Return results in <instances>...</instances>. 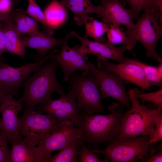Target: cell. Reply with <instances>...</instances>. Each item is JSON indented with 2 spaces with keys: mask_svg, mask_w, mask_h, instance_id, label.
Instances as JSON below:
<instances>
[{
  "mask_svg": "<svg viewBox=\"0 0 162 162\" xmlns=\"http://www.w3.org/2000/svg\"><path fill=\"white\" fill-rule=\"evenodd\" d=\"M82 134L80 128L72 122H60L57 124L49 134L37 144L43 162H46L54 151L64 148Z\"/></svg>",
  "mask_w": 162,
  "mask_h": 162,
  "instance_id": "7",
  "label": "cell"
},
{
  "mask_svg": "<svg viewBox=\"0 0 162 162\" xmlns=\"http://www.w3.org/2000/svg\"><path fill=\"white\" fill-rule=\"evenodd\" d=\"M8 94V91L0 83V105Z\"/></svg>",
  "mask_w": 162,
  "mask_h": 162,
  "instance_id": "39",
  "label": "cell"
},
{
  "mask_svg": "<svg viewBox=\"0 0 162 162\" xmlns=\"http://www.w3.org/2000/svg\"><path fill=\"white\" fill-rule=\"evenodd\" d=\"M50 59L22 83L23 92L19 100L24 103V108L33 109L38 104L51 99L53 92L60 95L65 93L56 78L58 64L54 60Z\"/></svg>",
  "mask_w": 162,
  "mask_h": 162,
  "instance_id": "2",
  "label": "cell"
},
{
  "mask_svg": "<svg viewBox=\"0 0 162 162\" xmlns=\"http://www.w3.org/2000/svg\"><path fill=\"white\" fill-rule=\"evenodd\" d=\"M74 19L78 24H84L86 32L85 36L93 38L97 41L103 42L106 40L102 36L108 31L110 25L95 20L88 14L75 16Z\"/></svg>",
  "mask_w": 162,
  "mask_h": 162,
  "instance_id": "19",
  "label": "cell"
},
{
  "mask_svg": "<svg viewBox=\"0 0 162 162\" xmlns=\"http://www.w3.org/2000/svg\"><path fill=\"white\" fill-rule=\"evenodd\" d=\"M9 93L0 105V135L10 142L22 139L18 114L24 109V105L20 100L13 98Z\"/></svg>",
  "mask_w": 162,
  "mask_h": 162,
  "instance_id": "12",
  "label": "cell"
},
{
  "mask_svg": "<svg viewBox=\"0 0 162 162\" xmlns=\"http://www.w3.org/2000/svg\"><path fill=\"white\" fill-rule=\"evenodd\" d=\"M28 0V4L25 13L40 22L45 30V32L52 35L54 33V29L48 23L44 13L34 0Z\"/></svg>",
  "mask_w": 162,
  "mask_h": 162,
  "instance_id": "25",
  "label": "cell"
},
{
  "mask_svg": "<svg viewBox=\"0 0 162 162\" xmlns=\"http://www.w3.org/2000/svg\"><path fill=\"white\" fill-rule=\"evenodd\" d=\"M66 8L60 2L54 0L45 9L44 13L46 20L53 29L58 28L66 20L67 12Z\"/></svg>",
  "mask_w": 162,
  "mask_h": 162,
  "instance_id": "22",
  "label": "cell"
},
{
  "mask_svg": "<svg viewBox=\"0 0 162 162\" xmlns=\"http://www.w3.org/2000/svg\"><path fill=\"white\" fill-rule=\"evenodd\" d=\"M139 91L136 88L130 89L128 92L132 103V106L123 112L119 110L122 126L118 140L147 135L150 139L154 136L155 119L160 112L162 107L151 109L141 104L135 96Z\"/></svg>",
  "mask_w": 162,
  "mask_h": 162,
  "instance_id": "3",
  "label": "cell"
},
{
  "mask_svg": "<svg viewBox=\"0 0 162 162\" xmlns=\"http://www.w3.org/2000/svg\"><path fill=\"white\" fill-rule=\"evenodd\" d=\"M126 61L116 64L98 58V68L104 73H114L127 82L140 87L143 90H149L150 87L142 68L126 57Z\"/></svg>",
  "mask_w": 162,
  "mask_h": 162,
  "instance_id": "13",
  "label": "cell"
},
{
  "mask_svg": "<svg viewBox=\"0 0 162 162\" xmlns=\"http://www.w3.org/2000/svg\"><path fill=\"white\" fill-rule=\"evenodd\" d=\"M87 63L98 80L103 99L112 98L130 109L131 100L125 86L128 82L114 73L103 72L88 61Z\"/></svg>",
  "mask_w": 162,
  "mask_h": 162,
  "instance_id": "10",
  "label": "cell"
},
{
  "mask_svg": "<svg viewBox=\"0 0 162 162\" xmlns=\"http://www.w3.org/2000/svg\"><path fill=\"white\" fill-rule=\"evenodd\" d=\"M151 11L155 14H159L160 22L162 21V0H153L152 6L150 9Z\"/></svg>",
  "mask_w": 162,
  "mask_h": 162,
  "instance_id": "35",
  "label": "cell"
},
{
  "mask_svg": "<svg viewBox=\"0 0 162 162\" xmlns=\"http://www.w3.org/2000/svg\"><path fill=\"white\" fill-rule=\"evenodd\" d=\"M0 162H11V150L7 139L0 135Z\"/></svg>",
  "mask_w": 162,
  "mask_h": 162,
  "instance_id": "32",
  "label": "cell"
},
{
  "mask_svg": "<svg viewBox=\"0 0 162 162\" xmlns=\"http://www.w3.org/2000/svg\"><path fill=\"white\" fill-rule=\"evenodd\" d=\"M58 98L51 99L40 104L34 107V110L42 113L48 114L50 112L59 110L66 111L71 115L77 122V126L80 120L81 115L79 112L76 97L72 90L69 89L68 93H64Z\"/></svg>",
  "mask_w": 162,
  "mask_h": 162,
  "instance_id": "16",
  "label": "cell"
},
{
  "mask_svg": "<svg viewBox=\"0 0 162 162\" xmlns=\"http://www.w3.org/2000/svg\"><path fill=\"white\" fill-rule=\"evenodd\" d=\"M4 59L2 57V55H0V62H4Z\"/></svg>",
  "mask_w": 162,
  "mask_h": 162,
  "instance_id": "41",
  "label": "cell"
},
{
  "mask_svg": "<svg viewBox=\"0 0 162 162\" xmlns=\"http://www.w3.org/2000/svg\"><path fill=\"white\" fill-rule=\"evenodd\" d=\"M2 24L0 27V55L6 51V39L4 32L2 28Z\"/></svg>",
  "mask_w": 162,
  "mask_h": 162,
  "instance_id": "38",
  "label": "cell"
},
{
  "mask_svg": "<svg viewBox=\"0 0 162 162\" xmlns=\"http://www.w3.org/2000/svg\"><path fill=\"white\" fill-rule=\"evenodd\" d=\"M2 22H0V26H1V25H2Z\"/></svg>",
  "mask_w": 162,
  "mask_h": 162,
  "instance_id": "43",
  "label": "cell"
},
{
  "mask_svg": "<svg viewBox=\"0 0 162 162\" xmlns=\"http://www.w3.org/2000/svg\"><path fill=\"white\" fill-rule=\"evenodd\" d=\"M6 39V51L23 58L26 47L21 40L14 22H2Z\"/></svg>",
  "mask_w": 162,
  "mask_h": 162,
  "instance_id": "20",
  "label": "cell"
},
{
  "mask_svg": "<svg viewBox=\"0 0 162 162\" xmlns=\"http://www.w3.org/2000/svg\"><path fill=\"white\" fill-rule=\"evenodd\" d=\"M147 135L124 138L100 150L90 148L95 154L103 155L112 162H134L141 160L151 149Z\"/></svg>",
  "mask_w": 162,
  "mask_h": 162,
  "instance_id": "6",
  "label": "cell"
},
{
  "mask_svg": "<svg viewBox=\"0 0 162 162\" xmlns=\"http://www.w3.org/2000/svg\"><path fill=\"white\" fill-rule=\"evenodd\" d=\"M160 16L159 14H154L150 9L146 10L133 27L124 32L128 36L143 45L147 57L162 63V58L156 50L157 44L162 36V27L158 20Z\"/></svg>",
  "mask_w": 162,
  "mask_h": 162,
  "instance_id": "5",
  "label": "cell"
},
{
  "mask_svg": "<svg viewBox=\"0 0 162 162\" xmlns=\"http://www.w3.org/2000/svg\"><path fill=\"white\" fill-rule=\"evenodd\" d=\"M20 11L13 10L10 12L3 13L0 12V22H14L15 17Z\"/></svg>",
  "mask_w": 162,
  "mask_h": 162,
  "instance_id": "34",
  "label": "cell"
},
{
  "mask_svg": "<svg viewBox=\"0 0 162 162\" xmlns=\"http://www.w3.org/2000/svg\"><path fill=\"white\" fill-rule=\"evenodd\" d=\"M70 33L72 37L76 38L80 42V46L76 45L74 47L80 53L86 55H94L101 60L108 61L111 59L118 63L126 61V57L124 52L127 50L126 45H122L117 47L108 43L106 40L103 42L92 41L85 36H80L75 31H73Z\"/></svg>",
  "mask_w": 162,
  "mask_h": 162,
  "instance_id": "11",
  "label": "cell"
},
{
  "mask_svg": "<svg viewBox=\"0 0 162 162\" xmlns=\"http://www.w3.org/2000/svg\"><path fill=\"white\" fill-rule=\"evenodd\" d=\"M155 131L154 137L151 139L149 145L155 144L158 142L162 141V113L160 112L157 115L154 121Z\"/></svg>",
  "mask_w": 162,
  "mask_h": 162,
  "instance_id": "33",
  "label": "cell"
},
{
  "mask_svg": "<svg viewBox=\"0 0 162 162\" xmlns=\"http://www.w3.org/2000/svg\"><path fill=\"white\" fill-rule=\"evenodd\" d=\"M60 2L76 16L93 13L98 17L100 13L99 5H94L90 0H61Z\"/></svg>",
  "mask_w": 162,
  "mask_h": 162,
  "instance_id": "23",
  "label": "cell"
},
{
  "mask_svg": "<svg viewBox=\"0 0 162 162\" xmlns=\"http://www.w3.org/2000/svg\"><path fill=\"white\" fill-rule=\"evenodd\" d=\"M11 162H43L38 147V142L29 137L11 142Z\"/></svg>",
  "mask_w": 162,
  "mask_h": 162,
  "instance_id": "17",
  "label": "cell"
},
{
  "mask_svg": "<svg viewBox=\"0 0 162 162\" xmlns=\"http://www.w3.org/2000/svg\"><path fill=\"white\" fill-rule=\"evenodd\" d=\"M13 2V4L15 5L17 4L19 1V0H11Z\"/></svg>",
  "mask_w": 162,
  "mask_h": 162,
  "instance_id": "40",
  "label": "cell"
},
{
  "mask_svg": "<svg viewBox=\"0 0 162 162\" xmlns=\"http://www.w3.org/2000/svg\"><path fill=\"white\" fill-rule=\"evenodd\" d=\"M119 106L118 102L112 103L108 107L111 113L107 115L80 112L81 117L77 127L82 131L83 144L94 149L103 145L108 146L118 140L122 126Z\"/></svg>",
  "mask_w": 162,
  "mask_h": 162,
  "instance_id": "1",
  "label": "cell"
},
{
  "mask_svg": "<svg viewBox=\"0 0 162 162\" xmlns=\"http://www.w3.org/2000/svg\"><path fill=\"white\" fill-rule=\"evenodd\" d=\"M46 32L39 31L36 35L20 38L23 45L37 50L39 54L44 56L53 47L61 45L65 40L67 35L63 38H57Z\"/></svg>",
  "mask_w": 162,
  "mask_h": 162,
  "instance_id": "18",
  "label": "cell"
},
{
  "mask_svg": "<svg viewBox=\"0 0 162 162\" xmlns=\"http://www.w3.org/2000/svg\"><path fill=\"white\" fill-rule=\"evenodd\" d=\"M100 1L101 2H103L105 1L106 0H100Z\"/></svg>",
  "mask_w": 162,
  "mask_h": 162,
  "instance_id": "42",
  "label": "cell"
},
{
  "mask_svg": "<svg viewBox=\"0 0 162 162\" xmlns=\"http://www.w3.org/2000/svg\"><path fill=\"white\" fill-rule=\"evenodd\" d=\"M70 79L69 89L73 91L81 112L92 115L104 111L98 82L90 70L82 73L76 71Z\"/></svg>",
  "mask_w": 162,
  "mask_h": 162,
  "instance_id": "4",
  "label": "cell"
},
{
  "mask_svg": "<svg viewBox=\"0 0 162 162\" xmlns=\"http://www.w3.org/2000/svg\"><path fill=\"white\" fill-rule=\"evenodd\" d=\"M72 37L70 33L68 34L66 38L61 45L60 52L54 53L50 58L61 68L65 82H68L72 74L77 70L87 71L90 70L87 63L88 59L87 55L80 53L74 47L71 48L68 46V41Z\"/></svg>",
  "mask_w": 162,
  "mask_h": 162,
  "instance_id": "14",
  "label": "cell"
},
{
  "mask_svg": "<svg viewBox=\"0 0 162 162\" xmlns=\"http://www.w3.org/2000/svg\"><path fill=\"white\" fill-rule=\"evenodd\" d=\"M162 143L158 147L153 146L140 160L142 162H162Z\"/></svg>",
  "mask_w": 162,
  "mask_h": 162,
  "instance_id": "31",
  "label": "cell"
},
{
  "mask_svg": "<svg viewBox=\"0 0 162 162\" xmlns=\"http://www.w3.org/2000/svg\"><path fill=\"white\" fill-rule=\"evenodd\" d=\"M99 5L100 11L98 17L102 22L116 26L123 25L128 31L134 26V20L131 10L125 8L119 0H106Z\"/></svg>",
  "mask_w": 162,
  "mask_h": 162,
  "instance_id": "15",
  "label": "cell"
},
{
  "mask_svg": "<svg viewBox=\"0 0 162 162\" xmlns=\"http://www.w3.org/2000/svg\"><path fill=\"white\" fill-rule=\"evenodd\" d=\"M130 7L134 20H137L141 13L152 5L153 0H125Z\"/></svg>",
  "mask_w": 162,
  "mask_h": 162,
  "instance_id": "27",
  "label": "cell"
},
{
  "mask_svg": "<svg viewBox=\"0 0 162 162\" xmlns=\"http://www.w3.org/2000/svg\"><path fill=\"white\" fill-rule=\"evenodd\" d=\"M19 118L20 135L38 142L47 136L60 121L50 114H43L33 109L24 108Z\"/></svg>",
  "mask_w": 162,
  "mask_h": 162,
  "instance_id": "8",
  "label": "cell"
},
{
  "mask_svg": "<svg viewBox=\"0 0 162 162\" xmlns=\"http://www.w3.org/2000/svg\"><path fill=\"white\" fill-rule=\"evenodd\" d=\"M58 50L57 48H55L49 55L40 61L17 68L13 67L4 62H0V83L9 93L17 97L19 88L23 82L31 74L40 70L52 55Z\"/></svg>",
  "mask_w": 162,
  "mask_h": 162,
  "instance_id": "9",
  "label": "cell"
},
{
  "mask_svg": "<svg viewBox=\"0 0 162 162\" xmlns=\"http://www.w3.org/2000/svg\"><path fill=\"white\" fill-rule=\"evenodd\" d=\"M26 15L25 12L20 11L15 17L14 23L16 29L20 36L25 34L29 36L33 35V33L25 19Z\"/></svg>",
  "mask_w": 162,
  "mask_h": 162,
  "instance_id": "30",
  "label": "cell"
},
{
  "mask_svg": "<svg viewBox=\"0 0 162 162\" xmlns=\"http://www.w3.org/2000/svg\"><path fill=\"white\" fill-rule=\"evenodd\" d=\"M129 59L142 68L150 86H156L159 88H162V77L158 73L157 66H152L136 60L130 58Z\"/></svg>",
  "mask_w": 162,
  "mask_h": 162,
  "instance_id": "26",
  "label": "cell"
},
{
  "mask_svg": "<svg viewBox=\"0 0 162 162\" xmlns=\"http://www.w3.org/2000/svg\"><path fill=\"white\" fill-rule=\"evenodd\" d=\"M106 33V41L113 45H125L127 50H132L136 44V41L128 36L119 26L110 24Z\"/></svg>",
  "mask_w": 162,
  "mask_h": 162,
  "instance_id": "24",
  "label": "cell"
},
{
  "mask_svg": "<svg viewBox=\"0 0 162 162\" xmlns=\"http://www.w3.org/2000/svg\"><path fill=\"white\" fill-rule=\"evenodd\" d=\"M77 159L80 162H107L106 158L102 160L99 158L95 153L88 148L83 144L78 152Z\"/></svg>",
  "mask_w": 162,
  "mask_h": 162,
  "instance_id": "29",
  "label": "cell"
},
{
  "mask_svg": "<svg viewBox=\"0 0 162 162\" xmlns=\"http://www.w3.org/2000/svg\"><path fill=\"white\" fill-rule=\"evenodd\" d=\"M135 96L143 102L153 103L157 107H162V88L157 91L149 93H142L137 92Z\"/></svg>",
  "mask_w": 162,
  "mask_h": 162,
  "instance_id": "28",
  "label": "cell"
},
{
  "mask_svg": "<svg viewBox=\"0 0 162 162\" xmlns=\"http://www.w3.org/2000/svg\"><path fill=\"white\" fill-rule=\"evenodd\" d=\"M25 19L34 35H36L39 31L37 21L33 18L27 16L26 15L25 16Z\"/></svg>",
  "mask_w": 162,
  "mask_h": 162,
  "instance_id": "36",
  "label": "cell"
},
{
  "mask_svg": "<svg viewBox=\"0 0 162 162\" xmlns=\"http://www.w3.org/2000/svg\"><path fill=\"white\" fill-rule=\"evenodd\" d=\"M83 144L81 137L76 138L56 154L49 156L46 162H77L78 152Z\"/></svg>",
  "mask_w": 162,
  "mask_h": 162,
  "instance_id": "21",
  "label": "cell"
},
{
  "mask_svg": "<svg viewBox=\"0 0 162 162\" xmlns=\"http://www.w3.org/2000/svg\"><path fill=\"white\" fill-rule=\"evenodd\" d=\"M13 5L11 0H0V12L3 13L10 12L12 11Z\"/></svg>",
  "mask_w": 162,
  "mask_h": 162,
  "instance_id": "37",
  "label": "cell"
}]
</instances>
